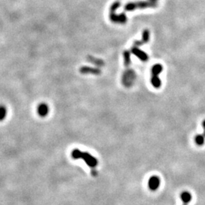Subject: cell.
<instances>
[{
	"instance_id": "5bb4252c",
	"label": "cell",
	"mask_w": 205,
	"mask_h": 205,
	"mask_svg": "<svg viewBox=\"0 0 205 205\" xmlns=\"http://www.w3.org/2000/svg\"><path fill=\"white\" fill-rule=\"evenodd\" d=\"M183 205H188V204H184Z\"/></svg>"
},
{
	"instance_id": "30bf717a",
	"label": "cell",
	"mask_w": 205,
	"mask_h": 205,
	"mask_svg": "<svg viewBox=\"0 0 205 205\" xmlns=\"http://www.w3.org/2000/svg\"><path fill=\"white\" fill-rule=\"evenodd\" d=\"M163 70V67L160 65H156L153 67V69H152V73H153V75H156V76H158L159 74L162 72Z\"/></svg>"
},
{
	"instance_id": "ba28073f",
	"label": "cell",
	"mask_w": 205,
	"mask_h": 205,
	"mask_svg": "<svg viewBox=\"0 0 205 205\" xmlns=\"http://www.w3.org/2000/svg\"><path fill=\"white\" fill-rule=\"evenodd\" d=\"M151 83L155 88H159V87L161 86V81H160V79L159 78V77L156 76V75H153V76H152Z\"/></svg>"
},
{
	"instance_id": "5b68a950",
	"label": "cell",
	"mask_w": 205,
	"mask_h": 205,
	"mask_svg": "<svg viewBox=\"0 0 205 205\" xmlns=\"http://www.w3.org/2000/svg\"><path fill=\"white\" fill-rule=\"evenodd\" d=\"M132 52H133L135 55H137L138 58H141V60H143V61H146V60L147 59V55H146V53L141 51V50H138V49H133V50H132Z\"/></svg>"
},
{
	"instance_id": "52a82bcc",
	"label": "cell",
	"mask_w": 205,
	"mask_h": 205,
	"mask_svg": "<svg viewBox=\"0 0 205 205\" xmlns=\"http://www.w3.org/2000/svg\"><path fill=\"white\" fill-rule=\"evenodd\" d=\"M195 142L197 145L202 146L205 142V136L204 135H198L195 138Z\"/></svg>"
},
{
	"instance_id": "8fae6325",
	"label": "cell",
	"mask_w": 205,
	"mask_h": 205,
	"mask_svg": "<svg viewBox=\"0 0 205 205\" xmlns=\"http://www.w3.org/2000/svg\"><path fill=\"white\" fill-rule=\"evenodd\" d=\"M91 172H92V175H93V176H97V171L95 170L94 169H92Z\"/></svg>"
},
{
	"instance_id": "3957f363",
	"label": "cell",
	"mask_w": 205,
	"mask_h": 205,
	"mask_svg": "<svg viewBox=\"0 0 205 205\" xmlns=\"http://www.w3.org/2000/svg\"><path fill=\"white\" fill-rule=\"evenodd\" d=\"M180 197H181V199H182V202L186 204H189V203L192 201V195H191L190 192H186H186H182L181 196Z\"/></svg>"
},
{
	"instance_id": "4fadbf2b",
	"label": "cell",
	"mask_w": 205,
	"mask_h": 205,
	"mask_svg": "<svg viewBox=\"0 0 205 205\" xmlns=\"http://www.w3.org/2000/svg\"><path fill=\"white\" fill-rule=\"evenodd\" d=\"M203 135H204V136H205V129H204V134H203Z\"/></svg>"
},
{
	"instance_id": "7c38bea8",
	"label": "cell",
	"mask_w": 205,
	"mask_h": 205,
	"mask_svg": "<svg viewBox=\"0 0 205 205\" xmlns=\"http://www.w3.org/2000/svg\"><path fill=\"white\" fill-rule=\"evenodd\" d=\"M202 126L203 128H204V129H205V119L202 122Z\"/></svg>"
},
{
	"instance_id": "6da1fadb",
	"label": "cell",
	"mask_w": 205,
	"mask_h": 205,
	"mask_svg": "<svg viewBox=\"0 0 205 205\" xmlns=\"http://www.w3.org/2000/svg\"><path fill=\"white\" fill-rule=\"evenodd\" d=\"M81 159L84 160L87 166H90L92 169L96 167L98 164V160H97V158H95L94 157H93L91 154L87 153V152H83Z\"/></svg>"
},
{
	"instance_id": "7a4b0ae2",
	"label": "cell",
	"mask_w": 205,
	"mask_h": 205,
	"mask_svg": "<svg viewBox=\"0 0 205 205\" xmlns=\"http://www.w3.org/2000/svg\"><path fill=\"white\" fill-rule=\"evenodd\" d=\"M160 184V180L156 175L150 177L148 180V187L151 191H156L159 188Z\"/></svg>"
},
{
	"instance_id": "9c48e42d",
	"label": "cell",
	"mask_w": 205,
	"mask_h": 205,
	"mask_svg": "<svg viewBox=\"0 0 205 205\" xmlns=\"http://www.w3.org/2000/svg\"><path fill=\"white\" fill-rule=\"evenodd\" d=\"M82 154L83 152H81V150H78V149H75V150H73V151H72V156L74 159H75V160H78V159H81Z\"/></svg>"
},
{
	"instance_id": "8992f818",
	"label": "cell",
	"mask_w": 205,
	"mask_h": 205,
	"mask_svg": "<svg viewBox=\"0 0 205 205\" xmlns=\"http://www.w3.org/2000/svg\"><path fill=\"white\" fill-rule=\"evenodd\" d=\"M48 106L46 104H44V103L40 105L39 107H38V112H39L40 115H41V116H46L47 113H48Z\"/></svg>"
},
{
	"instance_id": "277c9868",
	"label": "cell",
	"mask_w": 205,
	"mask_h": 205,
	"mask_svg": "<svg viewBox=\"0 0 205 205\" xmlns=\"http://www.w3.org/2000/svg\"><path fill=\"white\" fill-rule=\"evenodd\" d=\"M81 72L83 74H94V75H100L101 74V71L99 69H92V68H87V67H84L81 69Z\"/></svg>"
}]
</instances>
